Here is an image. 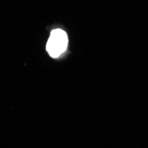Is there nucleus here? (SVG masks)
Instances as JSON below:
<instances>
[{
  "mask_svg": "<svg viewBox=\"0 0 148 148\" xmlns=\"http://www.w3.org/2000/svg\"><path fill=\"white\" fill-rule=\"evenodd\" d=\"M68 42V36L65 31L61 29L52 30L46 45V50L50 56L52 58L59 57L66 51Z\"/></svg>",
  "mask_w": 148,
  "mask_h": 148,
  "instance_id": "1",
  "label": "nucleus"
}]
</instances>
